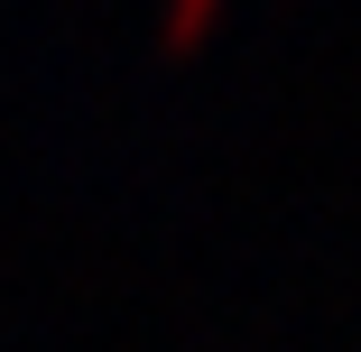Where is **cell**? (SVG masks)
Listing matches in <instances>:
<instances>
[{
    "instance_id": "1",
    "label": "cell",
    "mask_w": 361,
    "mask_h": 352,
    "mask_svg": "<svg viewBox=\"0 0 361 352\" xmlns=\"http://www.w3.org/2000/svg\"><path fill=\"white\" fill-rule=\"evenodd\" d=\"M204 10H213V0H167V37H195V28H204Z\"/></svg>"
}]
</instances>
